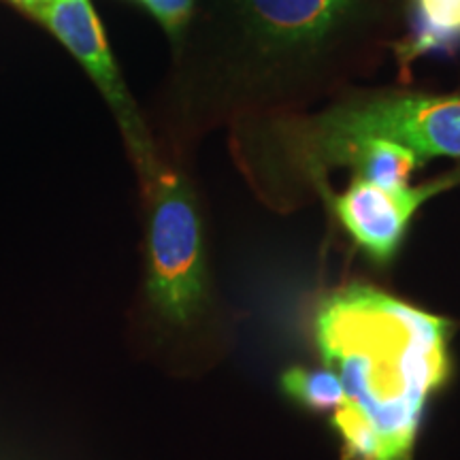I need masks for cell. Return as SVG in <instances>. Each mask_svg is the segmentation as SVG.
I'll return each instance as SVG.
<instances>
[{
	"mask_svg": "<svg viewBox=\"0 0 460 460\" xmlns=\"http://www.w3.org/2000/svg\"><path fill=\"white\" fill-rule=\"evenodd\" d=\"M452 322L369 284L322 298L314 343L341 377L331 413L343 460H413L424 413L452 376Z\"/></svg>",
	"mask_w": 460,
	"mask_h": 460,
	"instance_id": "1",
	"label": "cell"
},
{
	"mask_svg": "<svg viewBox=\"0 0 460 460\" xmlns=\"http://www.w3.org/2000/svg\"><path fill=\"white\" fill-rule=\"evenodd\" d=\"M146 192V278L132 339L171 371L205 358L217 332L207 267L203 220L192 186L180 171L156 163L141 172Z\"/></svg>",
	"mask_w": 460,
	"mask_h": 460,
	"instance_id": "2",
	"label": "cell"
},
{
	"mask_svg": "<svg viewBox=\"0 0 460 460\" xmlns=\"http://www.w3.org/2000/svg\"><path fill=\"white\" fill-rule=\"evenodd\" d=\"M360 139H386L429 158H460V96L382 94L343 102L298 130L305 169H326L339 149Z\"/></svg>",
	"mask_w": 460,
	"mask_h": 460,
	"instance_id": "3",
	"label": "cell"
},
{
	"mask_svg": "<svg viewBox=\"0 0 460 460\" xmlns=\"http://www.w3.org/2000/svg\"><path fill=\"white\" fill-rule=\"evenodd\" d=\"M458 183L460 169L422 186L399 190L373 186L356 177L343 194L332 199V211L345 233L360 247L362 254L371 258L373 262L386 264L399 252L420 207Z\"/></svg>",
	"mask_w": 460,
	"mask_h": 460,
	"instance_id": "4",
	"label": "cell"
},
{
	"mask_svg": "<svg viewBox=\"0 0 460 460\" xmlns=\"http://www.w3.org/2000/svg\"><path fill=\"white\" fill-rule=\"evenodd\" d=\"M32 15L39 17L43 24H48L49 31L66 45L68 51L82 62L85 71L92 75V79L105 92L107 101L111 102L119 122L124 126L139 171L143 172L152 169L158 160L149 147L147 137L143 135L139 118L135 115L132 102L126 94L111 51H109L105 41V32H102V26L94 9H92L90 0H48Z\"/></svg>",
	"mask_w": 460,
	"mask_h": 460,
	"instance_id": "5",
	"label": "cell"
},
{
	"mask_svg": "<svg viewBox=\"0 0 460 460\" xmlns=\"http://www.w3.org/2000/svg\"><path fill=\"white\" fill-rule=\"evenodd\" d=\"M264 37L281 45L324 39L354 0H239Z\"/></svg>",
	"mask_w": 460,
	"mask_h": 460,
	"instance_id": "6",
	"label": "cell"
},
{
	"mask_svg": "<svg viewBox=\"0 0 460 460\" xmlns=\"http://www.w3.org/2000/svg\"><path fill=\"white\" fill-rule=\"evenodd\" d=\"M349 164L356 169V177L373 186L399 190L410 186L413 171L424 163L411 149L386 139H360L339 149L329 160V166ZM326 166V169H329Z\"/></svg>",
	"mask_w": 460,
	"mask_h": 460,
	"instance_id": "7",
	"label": "cell"
},
{
	"mask_svg": "<svg viewBox=\"0 0 460 460\" xmlns=\"http://www.w3.org/2000/svg\"><path fill=\"white\" fill-rule=\"evenodd\" d=\"M411 32L396 51L401 65L460 45V0H411Z\"/></svg>",
	"mask_w": 460,
	"mask_h": 460,
	"instance_id": "8",
	"label": "cell"
},
{
	"mask_svg": "<svg viewBox=\"0 0 460 460\" xmlns=\"http://www.w3.org/2000/svg\"><path fill=\"white\" fill-rule=\"evenodd\" d=\"M281 390L303 410L332 413L343 405L341 377L331 367H292L281 376Z\"/></svg>",
	"mask_w": 460,
	"mask_h": 460,
	"instance_id": "9",
	"label": "cell"
},
{
	"mask_svg": "<svg viewBox=\"0 0 460 460\" xmlns=\"http://www.w3.org/2000/svg\"><path fill=\"white\" fill-rule=\"evenodd\" d=\"M141 3L171 34H177L186 26L192 11V0H141Z\"/></svg>",
	"mask_w": 460,
	"mask_h": 460,
	"instance_id": "10",
	"label": "cell"
},
{
	"mask_svg": "<svg viewBox=\"0 0 460 460\" xmlns=\"http://www.w3.org/2000/svg\"><path fill=\"white\" fill-rule=\"evenodd\" d=\"M13 3L20 4L22 9H26L28 13H34V11L41 7V4L48 3V0H13Z\"/></svg>",
	"mask_w": 460,
	"mask_h": 460,
	"instance_id": "11",
	"label": "cell"
}]
</instances>
